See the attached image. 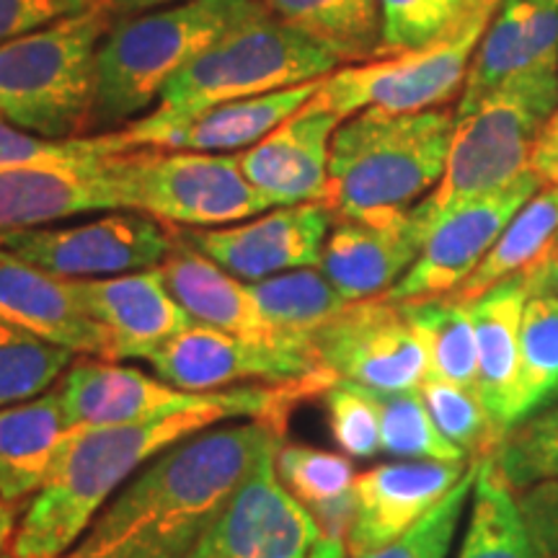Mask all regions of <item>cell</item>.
<instances>
[{"instance_id":"cell-49","label":"cell","mask_w":558,"mask_h":558,"mask_svg":"<svg viewBox=\"0 0 558 558\" xmlns=\"http://www.w3.org/2000/svg\"><path fill=\"white\" fill-rule=\"evenodd\" d=\"M305 558H347V548H344V541H337V538H320L316 543V548L311 550Z\"/></svg>"},{"instance_id":"cell-37","label":"cell","mask_w":558,"mask_h":558,"mask_svg":"<svg viewBox=\"0 0 558 558\" xmlns=\"http://www.w3.org/2000/svg\"><path fill=\"white\" fill-rule=\"evenodd\" d=\"M375 396L380 407V452L401 460H442V463L469 458L439 432L418 390H396V393L375 390Z\"/></svg>"},{"instance_id":"cell-3","label":"cell","mask_w":558,"mask_h":558,"mask_svg":"<svg viewBox=\"0 0 558 558\" xmlns=\"http://www.w3.org/2000/svg\"><path fill=\"white\" fill-rule=\"evenodd\" d=\"M337 65L339 60L329 50L259 9L179 70L148 114L96 137L109 156L137 150L150 135L177 128L202 111L320 81Z\"/></svg>"},{"instance_id":"cell-45","label":"cell","mask_w":558,"mask_h":558,"mask_svg":"<svg viewBox=\"0 0 558 558\" xmlns=\"http://www.w3.org/2000/svg\"><path fill=\"white\" fill-rule=\"evenodd\" d=\"M530 169L538 173L543 184L558 186V111L550 117L546 130L541 132L538 143H535Z\"/></svg>"},{"instance_id":"cell-12","label":"cell","mask_w":558,"mask_h":558,"mask_svg":"<svg viewBox=\"0 0 558 558\" xmlns=\"http://www.w3.org/2000/svg\"><path fill=\"white\" fill-rule=\"evenodd\" d=\"M313 349L333 378L378 393L418 390L429 375L427 352L401 303L383 295L349 303L316 331Z\"/></svg>"},{"instance_id":"cell-28","label":"cell","mask_w":558,"mask_h":558,"mask_svg":"<svg viewBox=\"0 0 558 558\" xmlns=\"http://www.w3.org/2000/svg\"><path fill=\"white\" fill-rule=\"evenodd\" d=\"M275 471L282 486L316 518L324 538L344 541L354 514V473L344 452L279 445Z\"/></svg>"},{"instance_id":"cell-38","label":"cell","mask_w":558,"mask_h":558,"mask_svg":"<svg viewBox=\"0 0 558 558\" xmlns=\"http://www.w3.org/2000/svg\"><path fill=\"white\" fill-rule=\"evenodd\" d=\"M488 458L512 492L558 478V403L509 429Z\"/></svg>"},{"instance_id":"cell-16","label":"cell","mask_w":558,"mask_h":558,"mask_svg":"<svg viewBox=\"0 0 558 558\" xmlns=\"http://www.w3.org/2000/svg\"><path fill=\"white\" fill-rule=\"evenodd\" d=\"M422 202L409 209L333 218L320 269L347 303L380 298L399 284L427 241Z\"/></svg>"},{"instance_id":"cell-20","label":"cell","mask_w":558,"mask_h":558,"mask_svg":"<svg viewBox=\"0 0 558 558\" xmlns=\"http://www.w3.org/2000/svg\"><path fill=\"white\" fill-rule=\"evenodd\" d=\"M124 209L111 156L83 166L0 169V233L54 226L90 213Z\"/></svg>"},{"instance_id":"cell-47","label":"cell","mask_w":558,"mask_h":558,"mask_svg":"<svg viewBox=\"0 0 558 558\" xmlns=\"http://www.w3.org/2000/svg\"><path fill=\"white\" fill-rule=\"evenodd\" d=\"M111 3H114L117 19H124V16H140V13L158 11V9H169V5L184 3V0H111Z\"/></svg>"},{"instance_id":"cell-36","label":"cell","mask_w":558,"mask_h":558,"mask_svg":"<svg viewBox=\"0 0 558 558\" xmlns=\"http://www.w3.org/2000/svg\"><path fill=\"white\" fill-rule=\"evenodd\" d=\"M73 352L0 324V409L39 399L68 373Z\"/></svg>"},{"instance_id":"cell-18","label":"cell","mask_w":558,"mask_h":558,"mask_svg":"<svg viewBox=\"0 0 558 558\" xmlns=\"http://www.w3.org/2000/svg\"><path fill=\"white\" fill-rule=\"evenodd\" d=\"M0 324L32 333L73 354L109 360V333L90 316L65 279L0 248Z\"/></svg>"},{"instance_id":"cell-1","label":"cell","mask_w":558,"mask_h":558,"mask_svg":"<svg viewBox=\"0 0 558 558\" xmlns=\"http://www.w3.org/2000/svg\"><path fill=\"white\" fill-rule=\"evenodd\" d=\"M337 383L305 378L292 383H251V386L202 393L190 407L140 418L114 427L70 429L45 486L34 494L13 535V558H62L83 538L96 514L109 505L132 473L148 465L181 439L218 427L230 418L248 416L267 422L284 437L298 403Z\"/></svg>"},{"instance_id":"cell-34","label":"cell","mask_w":558,"mask_h":558,"mask_svg":"<svg viewBox=\"0 0 558 558\" xmlns=\"http://www.w3.org/2000/svg\"><path fill=\"white\" fill-rule=\"evenodd\" d=\"M251 292L259 300L264 316L282 337L311 341L320 326L347 308V300L329 282L324 271L313 267L282 271V275L251 282Z\"/></svg>"},{"instance_id":"cell-26","label":"cell","mask_w":558,"mask_h":558,"mask_svg":"<svg viewBox=\"0 0 558 558\" xmlns=\"http://www.w3.org/2000/svg\"><path fill=\"white\" fill-rule=\"evenodd\" d=\"M530 300L525 275H514L469 300V311L476 329L478 380L476 390L494 427L507 437V411L512 399L520 362L522 313Z\"/></svg>"},{"instance_id":"cell-25","label":"cell","mask_w":558,"mask_h":558,"mask_svg":"<svg viewBox=\"0 0 558 558\" xmlns=\"http://www.w3.org/2000/svg\"><path fill=\"white\" fill-rule=\"evenodd\" d=\"M320 81L220 104V107L202 111V114L177 124V128L156 132L145 140L143 148L220 153V156H230L233 150L243 148L248 150L256 143H262L271 130L288 122L292 114H298L316 96Z\"/></svg>"},{"instance_id":"cell-42","label":"cell","mask_w":558,"mask_h":558,"mask_svg":"<svg viewBox=\"0 0 558 558\" xmlns=\"http://www.w3.org/2000/svg\"><path fill=\"white\" fill-rule=\"evenodd\" d=\"M109 156L96 135L47 140L13 128L0 117V169L9 166H83Z\"/></svg>"},{"instance_id":"cell-24","label":"cell","mask_w":558,"mask_h":558,"mask_svg":"<svg viewBox=\"0 0 558 558\" xmlns=\"http://www.w3.org/2000/svg\"><path fill=\"white\" fill-rule=\"evenodd\" d=\"M158 269L177 303L197 324L248 341H264V344H311V341L282 337L264 316L259 300L251 292V284H243L220 264L207 259L184 239H179V233L171 254Z\"/></svg>"},{"instance_id":"cell-30","label":"cell","mask_w":558,"mask_h":558,"mask_svg":"<svg viewBox=\"0 0 558 558\" xmlns=\"http://www.w3.org/2000/svg\"><path fill=\"white\" fill-rule=\"evenodd\" d=\"M401 308L427 352V378L476 390L478 349L469 303L448 292V295L407 300Z\"/></svg>"},{"instance_id":"cell-29","label":"cell","mask_w":558,"mask_h":558,"mask_svg":"<svg viewBox=\"0 0 558 558\" xmlns=\"http://www.w3.org/2000/svg\"><path fill=\"white\" fill-rule=\"evenodd\" d=\"M262 5L339 62L375 60L378 54V0H262Z\"/></svg>"},{"instance_id":"cell-43","label":"cell","mask_w":558,"mask_h":558,"mask_svg":"<svg viewBox=\"0 0 558 558\" xmlns=\"http://www.w3.org/2000/svg\"><path fill=\"white\" fill-rule=\"evenodd\" d=\"M518 501L541 558H558V478L525 488Z\"/></svg>"},{"instance_id":"cell-50","label":"cell","mask_w":558,"mask_h":558,"mask_svg":"<svg viewBox=\"0 0 558 558\" xmlns=\"http://www.w3.org/2000/svg\"><path fill=\"white\" fill-rule=\"evenodd\" d=\"M65 3H68L70 9H73L75 13H78V11H83V9H88L90 3H96V0H65Z\"/></svg>"},{"instance_id":"cell-5","label":"cell","mask_w":558,"mask_h":558,"mask_svg":"<svg viewBox=\"0 0 558 558\" xmlns=\"http://www.w3.org/2000/svg\"><path fill=\"white\" fill-rule=\"evenodd\" d=\"M259 9L262 0H184L117 19L96 54L90 135L122 130L145 117L179 70Z\"/></svg>"},{"instance_id":"cell-31","label":"cell","mask_w":558,"mask_h":558,"mask_svg":"<svg viewBox=\"0 0 558 558\" xmlns=\"http://www.w3.org/2000/svg\"><path fill=\"white\" fill-rule=\"evenodd\" d=\"M456 558H541L520 501L492 458L478 460L469 527Z\"/></svg>"},{"instance_id":"cell-14","label":"cell","mask_w":558,"mask_h":558,"mask_svg":"<svg viewBox=\"0 0 558 558\" xmlns=\"http://www.w3.org/2000/svg\"><path fill=\"white\" fill-rule=\"evenodd\" d=\"M275 452L256 460L226 512L186 558H305L316 548L324 533L277 478Z\"/></svg>"},{"instance_id":"cell-13","label":"cell","mask_w":558,"mask_h":558,"mask_svg":"<svg viewBox=\"0 0 558 558\" xmlns=\"http://www.w3.org/2000/svg\"><path fill=\"white\" fill-rule=\"evenodd\" d=\"M541 186V177L530 169L497 192L458 202L456 207L439 213L427 230L422 254L383 298L407 303L456 292L478 269L509 220Z\"/></svg>"},{"instance_id":"cell-33","label":"cell","mask_w":558,"mask_h":558,"mask_svg":"<svg viewBox=\"0 0 558 558\" xmlns=\"http://www.w3.org/2000/svg\"><path fill=\"white\" fill-rule=\"evenodd\" d=\"M558 403V298L530 295L520 329V362L507 429Z\"/></svg>"},{"instance_id":"cell-11","label":"cell","mask_w":558,"mask_h":558,"mask_svg":"<svg viewBox=\"0 0 558 558\" xmlns=\"http://www.w3.org/2000/svg\"><path fill=\"white\" fill-rule=\"evenodd\" d=\"M160 380L186 393H218L251 383L333 378L313 344H264L194 324L150 354ZM337 380V378H333Z\"/></svg>"},{"instance_id":"cell-27","label":"cell","mask_w":558,"mask_h":558,"mask_svg":"<svg viewBox=\"0 0 558 558\" xmlns=\"http://www.w3.org/2000/svg\"><path fill=\"white\" fill-rule=\"evenodd\" d=\"M68 437L58 390L0 409V497L21 501L37 494Z\"/></svg>"},{"instance_id":"cell-40","label":"cell","mask_w":558,"mask_h":558,"mask_svg":"<svg viewBox=\"0 0 558 558\" xmlns=\"http://www.w3.org/2000/svg\"><path fill=\"white\" fill-rule=\"evenodd\" d=\"M333 442L347 458L367 460L380 452V407L375 390L337 380L324 390Z\"/></svg>"},{"instance_id":"cell-32","label":"cell","mask_w":558,"mask_h":558,"mask_svg":"<svg viewBox=\"0 0 558 558\" xmlns=\"http://www.w3.org/2000/svg\"><path fill=\"white\" fill-rule=\"evenodd\" d=\"M558 235V186H541L520 213L509 220L505 233L499 235L486 259L465 279L452 295L460 300L478 298L481 292L501 282V279L522 275L538 264L550 243Z\"/></svg>"},{"instance_id":"cell-17","label":"cell","mask_w":558,"mask_h":558,"mask_svg":"<svg viewBox=\"0 0 558 558\" xmlns=\"http://www.w3.org/2000/svg\"><path fill=\"white\" fill-rule=\"evenodd\" d=\"M473 460H401L375 465L354 478V514L347 530L349 558L386 548L432 512L460 484Z\"/></svg>"},{"instance_id":"cell-6","label":"cell","mask_w":558,"mask_h":558,"mask_svg":"<svg viewBox=\"0 0 558 558\" xmlns=\"http://www.w3.org/2000/svg\"><path fill=\"white\" fill-rule=\"evenodd\" d=\"M117 21L111 0L0 45V117L47 140L88 137L96 54Z\"/></svg>"},{"instance_id":"cell-9","label":"cell","mask_w":558,"mask_h":558,"mask_svg":"<svg viewBox=\"0 0 558 558\" xmlns=\"http://www.w3.org/2000/svg\"><path fill=\"white\" fill-rule=\"evenodd\" d=\"M501 0H486L456 34L435 45L333 70L320 81L311 104L339 120L365 109L390 114L439 109L463 94L471 60Z\"/></svg>"},{"instance_id":"cell-2","label":"cell","mask_w":558,"mask_h":558,"mask_svg":"<svg viewBox=\"0 0 558 558\" xmlns=\"http://www.w3.org/2000/svg\"><path fill=\"white\" fill-rule=\"evenodd\" d=\"M282 439L254 418L181 439L143 465L62 558H186Z\"/></svg>"},{"instance_id":"cell-19","label":"cell","mask_w":558,"mask_h":558,"mask_svg":"<svg viewBox=\"0 0 558 558\" xmlns=\"http://www.w3.org/2000/svg\"><path fill=\"white\" fill-rule=\"evenodd\" d=\"M75 288L90 316L109 333V362L148 360L194 324L166 288L160 269L75 279Z\"/></svg>"},{"instance_id":"cell-46","label":"cell","mask_w":558,"mask_h":558,"mask_svg":"<svg viewBox=\"0 0 558 558\" xmlns=\"http://www.w3.org/2000/svg\"><path fill=\"white\" fill-rule=\"evenodd\" d=\"M522 275H525L530 295L558 298V235L543 254V259L533 264L527 271H522Z\"/></svg>"},{"instance_id":"cell-35","label":"cell","mask_w":558,"mask_h":558,"mask_svg":"<svg viewBox=\"0 0 558 558\" xmlns=\"http://www.w3.org/2000/svg\"><path fill=\"white\" fill-rule=\"evenodd\" d=\"M380 45L375 60L422 50L465 26L486 0H378Z\"/></svg>"},{"instance_id":"cell-4","label":"cell","mask_w":558,"mask_h":558,"mask_svg":"<svg viewBox=\"0 0 558 558\" xmlns=\"http://www.w3.org/2000/svg\"><path fill=\"white\" fill-rule=\"evenodd\" d=\"M456 109L390 114L365 109L337 128L329 153L324 205L333 218L409 209L422 202L448 169Z\"/></svg>"},{"instance_id":"cell-21","label":"cell","mask_w":558,"mask_h":558,"mask_svg":"<svg viewBox=\"0 0 558 558\" xmlns=\"http://www.w3.org/2000/svg\"><path fill=\"white\" fill-rule=\"evenodd\" d=\"M339 117L313 107L308 101L288 122L271 130L262 143L243 150L239 160L256 192L271 202V207L320 202L329 190L331 137L339 128Z\"/></svg>"},{"instance_id":"cell-10","label":"cell","mask_w":558,"mask_h":558,"mask_svg":"<svg viewBox=\"0 0 558 558\" xmlns=\"http://www.w3.org/2000/svg\"><path fill=\"white\" fill-rule=\"evenodd\" d=\"M177 233L143 213H111L75 226H41L0 233V248L65 279H101L156 269Z\"/></svg>"},{"instance_id":"cell-48","label":"cell","mask_w":558,"mask_h":558,"mask_svg":"<svg viewBox=\"0 0 558 558\" xmlns=\"http://www.w3.org/2000/svg\"><path fill=\"white\" fill-rule=\"evenodd\" d=\"M16 509H13V501L0 497V556L13 543V535H16Z\"/></svg>"},{"instance_id":"cell-51","label":"cell","mask_w":558,"mask_h":558,"mask_svg":"<svg viewBox=\"0 0 558 558\" xmlns=\"http://www.w3.org/2000/svg\"><path fill=\"white\" fill-rule=\"evenodd\" d=\"M0 558H13V556H0Z\"/></svg>"},{"instance_id":"cell-7","label":"cell","mask_w":558,"mask_h":558,"mask_svg":"<svg viewBox=\"0 0 558 558\" xmlns=\"http://www.w3.org/2000/svg\"><path fill=\"white\" fill-rule=\"evenodd\" d=\"M556 111L558 70H538L518 75L469 114L456 117L448 169L422 199L429 226L458 202L497 192L530 171L535 143Z\"/></svg>"},{"instance_id":"cell-22","label":"cell","mask_w":558,"mask_h":558,"mask_svg":"<svg viewBox=\"0 0 558 558\" xmlns=\"http://www.w3.org/2000/svg\"><path fill=\"white\" fill-rule=\"evenodd\" d=\"M538 70H558V0H501L471 60L456 117Z\"/></svg>"},{"instance_id":"cell-8","label":"cell","mask_w":558,"mask_h":558,"mask_svg":"<svg viewBox=\"0 0 558 558\" xmlns=\"http://www.w3.org/2000/svg\"><path fill=\"white\" fill-rule=\"evenodd\" d=\"M124 209L163 226H235L271 209L241 169L239 156L137 148L111 156Z\"/></svg>"},{"instance_id":"cell-15","label":"cell","mask_w":558,"mask_h":558,"mask_svg":"<svg viewBox=\"0 0 558 558\" xmlns=\"http://www.w3.org/2000/svg\"><path fill=\"white\" fill-rule=\"evenodd\" d=\"M331 226L329 207L320 202H303L228 228H184L179 239L233 277L259 282L282 271L320 267Z\"/></svg>"},{"instance_id":"cell-41","label":"cell","mask_w":558,"mask_h":558,"mask_svg":"<svg viewBox=\"0 0 558 558\" xmlns=\"http://www.w3.org/2000/svg\"><path fill=\"white\" fill-rule=\"evenodd\" d=\"M476 471L478 460H473L469 473L460 478V484L432 512L424 514L407 535L388 543L386 548L360 558H448L460 520H463L465 505H469L473 494V484H476Z\"/></svg>"},{"instance_id":"cell-39","label":"cell","mask_w":558,"mask_h":558,"mask_svg":"<svg viewBox=\"0 0 558 558\" xmlns=\"http://www.w3.org/2000/svg\"><path fill=\"white\" fill-rule=\"evenodd\" d=\"M432 418L456 448L473 460L494 456L499 448L501 435L494 427L492 416L484 409L478 390L456 386V383L427 378L418 386Z\"/></svg>"},{"instance_id":"cell-23","label":"cell","mask_w":558,"mask_h":558,"mask_svg":"<svg viewBox=\"0 0 558 558\" xmlns=\"http://www.w3.org/2000/svg\"><path fill=\"white\" fill-rule=\"evenodd\" d=\"M58 393L70 429L140 422L190 407L202 396L109 360H78L70 365Z\"/></svg>"},{"instance_id":"cell-44","label":"cell","mask_w":558,"mask_h":558,"mask_svg":"<svg viewBox=\"0 0 558 558\" xmlns=\"http://www.w3.org/2000/svg\"><path fill=\"white\" fill-rule=\"evenodd\" d=\"M75 13L65 0H0V45Z\"/></svg>"}]
</instances>
